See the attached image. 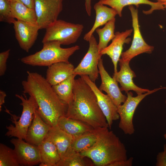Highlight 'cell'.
Instances as JSON below:
<instances>
[{
  "label": "cell",
  "mask_w": 166,
  "mask_h": 166,
  "mask_svg": "<svg viewBox=\"0 0 166 166\" xmlns=\"http://www.w3.org/2000/svg\"><path fill=\"white\" fill-rule=\"evenodd\" d=\"M27 73L26 80L22 82L23 94L34 98L38 113L46 123L51 127L57 125L59 118L65 116L67 105L59 98L45 78L37 72Z\"/></svg>",
  "instance_id": "1"
},
{
  "label": "cell",
  "mask_w": 166,
  "mask_h": 166,
  "mask_svg": "<svg viewBox=\"0 0 166 166\" xmlns=\"http://www.w3.org/2000/svg\"><path fill=\"white\" fill-rule=\"evenodd\" d=\"M108 127L94 128L97 140L91 147L81 152L97 166H131L133 158L127 159L124 144Z\"/></svg>",
  "instance_id": "2"
},
{
  "label": "cell",
  "mask_w": 166,
  "mask_h": 166,
  "mask_svg": "<svg viewBox=\"0 0 166 166\" xmlns=\"http://www.w3.org/2000/svg\"><path fill=\"white\" fill-rule=\"evenodd\" d=\"M73 90V99L67 105L65 116L82 121L94 128H109L95 94L81 77L75 79Z\"/></svg>",
  "instance_id": "3"
},
{
  "label": "cell",
  "mask_w": 166,
  "mask_h": 166,
  "mask_svg": "<svg viewBox=\"0 0 166 166\" xmlns=\"http://www.w3.org/2000/svg\"><path fill=\"white\" fill-rule=\"evenodd\" d=\"M42 49L32 54L22 58L23 63L33 66L48 67L55 63L69 62L70 57L80 49L78 45L62 48L58 41H51L43 43Z\"/></svg>",
  "instance_id": "4"
},
{
  "label": "cell",
  "mask_w": 166,
  "mask_h": 166,
  "mask_svg": "<svg viewBox=\"0 0 166 166\" xmlns=\"http://www.w3.org/2000/svg\"><path fill=\"white\" fill-rule=\"evenodd\" d=\"M16 94L15 96L22 101L20 105L22 107L21 116L17 120L16 116L10 113L6 108V111L11 116L10 120L14 125L6 126L8 130L5 135L10 137H14L22 139H25L28 129L33 119L34 113L38 109V105L34 98L30 96L27 98L25 94Z\"/></svg>",
  "instance_id": "5"
},
{
  "label": "cell",
  "mask_w": 166,
  "mask_h": 166,
  "mask_svg": "<svg viewBox=\"0 0 166 166\" xmlns=\"http://www.w3.org/2000/svg\"><path fill=\"white\" fill-rule=\"evenodd\" d=\"M83 28L82 24L57 19L45 29L42 42L56 41L63 45L73 44L81 36Z\"/></svg>",
  "instance_id": "6"
},
{
  "label": "cell",
  "mask_w": 166,
  "mask_h": 166,
  "mask_svg": "<svg viewBox=\"0 0 166 166\" xmlns=\"http://www.w3.org/2000/svg\"><path fill=\"white\" fill-rule=\"evenodd\" d=\"M165 88H156L135 97L133 96L131 92L126 93L127 97L125 101L123 104L117 107V112L120 119L119 127L124 134L131 135L134 132L133 117L136 109L140 102L147 96L159 90Z\"/></svg>",
  "instance_id": "7"
},
{
  "label": "cell",
  "mask_w": 166,
  "mask_h": 166,
  "mask_svg": "<svg viewBox=\"0 0 166 166\" xmlns=\"http://www.w3.org/2000/svg\"><path fill=\"white\" fill-rule=\"evenodd\" d=\"M88 42L89 47L88 51L79 64L74 68L73 73L80 76H87L95 82L98 77V63L102 55L99 51L98 44L93 35Z\"/></svg>",
  "instance_id": "8"
},
{
  "label": "cell",
  "mask_w": 166,
  "mask_h": 166,
  "mask_svg": "<svg viewBox=\"0 0 166 166\" xmlns=\"http://www.w3.org/2000/svg\"><path fill=\"white\" fill-rule=\"evenodd\" d=\"M128 8L132 17L133 38L130 47L122 53L121 59L123 61L130 62L134 57L140 54L151 53L154 47L147 44L142 37L139 24L137 9H135L133 5L129 6Z\"/></svg>",
  "instance_id": "9"
},
{
  "label": "cell",
  "mask_w": 166,
  "mask_h": 166,
  "mask_svg": "<svg viewBox=\"0 0 166 166\" xmlns=\"http://www.w3.org/2000/svg\"><path fill=\"white\" fill-rule=\"evenodd\" d=\"M63 0H34L37 25L46 29L57 20L63 9Z\"/></svg>",
  "instance_id": "10"
},
{
  "label": "cell",
  "mask_w": 166,
  "mask_h": 166,
  "mask_svg": "<svg viewBox=\"0 0 166 166\" xmlns=\"http://www.w3.org/2000/svg\"><path fill=\"white\" fill-rule=\"evenodd\" d=\"M81 77L89 85L95 94L99 107L106 118L109 128L111 129L113 121L120 118L117 107L110 97L102 93L88 76L83 75Z\"/></svg>",
  "instance_id": "11"
},
{
  "label": "cell",
  "mask_w": 166,
  "mask_h": 166,
  "mask_svg": "<svg viewBox=\"0 0 166 166\" xmlns=\"http://www.w3.org/2000/svg\"><path fill=\"white\" fill-rule=\"evenodd\" d=\"M23 140L17 138L10 140L14 146V149L20 166H32L39 164L40 158L38 146Z\"/></svg>",
  "instance_id": "12"
},
{
  "label": "cell",
  "mask_w": 166,
  "mask_h": 166,
  "mask_svg": "<svg viewBox=\"0 0 166 166\" xmlns=\"http://www.w3.org/2000/svg\"><path fill=\"white\" fill-rule=\"evenodd\" d=\"M13 24L15 37L20 47L28 52L37 39L40 29L38 26L17 20Z\"/></svg>",
  "instance_id": "13"
},
{
  "label": "cell",
  "mask_w": 166,
  "mask_h": 166,
  "mask_svg": "<svg viewBox=\"0 0 166 166\" xmlns=\"http://www.w3.org/2000/svg\"><path fill=\"white\" fill-rule=\"evenodd\" d=\"M98 68L101 81L99 89L105 92L117 107L121 105L125 101L127 97L122 93L118 82L106 71L101 58L99 61Z\"/></svg>",
  "instance_id": "14"
},
{
  "label": "cell",
  "mask_w": 166,
  "mask_h": 166,
  "mask_svg": "<svg viewBox=\"0 0 166 166\" xmlns=\"http://www.w3.org/2000/svg\"><path fill=\"white\" fill-rule=\"evenodd\" d=\"M119 61L120 70L114 73L113 77L120 84L121 91H124L127 93L130 90H132L138 95L150 91L148 89L140 88L134 83L133 79L136 76L130 67L129 61H123L121 58Z\"/></svg>",
  "instance_id": "15"
},
{
  "label": "cell",
  "mask_w": 166,
  "mask_h": 166,
  "mask_svg": "<svg viewBox=\"0 0 166 166\" xmlns=\"http://www.w3.org/2000/svg\"><path fill=\"white\" fill-rule=\"evenodd\" d=\"M133 31L132 29H130L121 32H117L111 43L100 53L102 55L106 54L111 58L114 65V73L117 71V63L122 53L123 45L129 43L131 39L128 37Z\"/></svg>",
  "instance_id": "16"
},
{
  "label": "cell",
  "mask_w": 166,
  "mask_h": 166,
  "mask_svg": "<svg viewBox=\"0 0 166 166\" xmlns=\"http://www.w3.org/2000/svg\"><path fill=\"white\" fill-rule=\"evenodd\" d=\"M51 127L43 120L37 109L25 140L29 143L38 146L44 140Z\"/></svg>",
  "instance_id": "17"
},
{
  "label": "cell",
  "mask_w": 166,
  "mask_h": 166,
  "mask_svg": "<svg viewBox=\"0 0 166 166\" xmlns=\"http://www.w3.org/2000/svg\"><path fill=\"white\" fill-rule=\"evenodd\" d=\"M74 68L69 62L55 63L48 67L45 79L52 86L58 84L74 74Z\"/></svg>",
  "instance_id": "18"
},
{
  "label": "cell",
  "mask_w": 166,
  "mask_h": 166,
  "mask_svg": "<svg viewBox=\"0 0 166 166\" xmlns=\"http://www.w3.org/2000/svg\"><path fill=\"white\" fill-rule=\"evenodd\" d=\"M98 2L114 9L120 17L122 16L123 8L127 6L135 5L137 6L141 4L150 5L151 8L149 10L143 11L146 14H151L154 10H164L165 9L163 4L158 2H152L149 0H100Z\"/></svg>",
  "instance_id": "19"
},
{
  "label": "cell",
  "mask_w": 166,
  "mask_h": 166,
  "mask_svg": "<svg viewBox=\"0 0 166 166\" xmlns=\"http://www.w3.org/2000/svg\"><path fill=\"white\" fill-rule=\"evenodd\" d=\"M94 9L96 14L94 22L91 29L84 37V40L87 42H89L97 28L105 25L117 14V11L113 9L109 8L98 2L95 4Z\"/></svg>",
  "instance_id": "20"
},
{
  "label": "cell",
  "mask_w": 166,
  "mask_h": 166,
  "mask_svg": "<svg viewBox=\"0 0 166 166\" xmlns=\"http://www.w3.org/2000/svg\"><path fill=\"white\" fill-rule=\"evenodd\" d=\"M45 139L55 146L61 158L70 146L73 138L57 125L51 127Z\"/></svg>",
  "instance_id": "21"
},
{
  "label": "cell",
  "mask_w": 166,
  "mask_h": 166,
  "mask_svg": "<svg viewBox=\"0 0 166 166\" xmlns=\"http://www.w3.org/2000/svg\"><path fill=\"white\" fill-rule=\"evenodd\" d=\"M57 125L73 138L92 132L94 129L82 121L68 118L65 116H62L59 118Z\"/></svg>",
  "instance_id": "22"
},
{
  "label": "cell",
  "mask_w": 166,
  "mask_h": 166,
  "mask_svg": "<svg viewBox=\"0 0 166 166\" xmlns=\"http://www.w3.org/2000/svg\"><path fill=\"white\" fill-rule=\"evenodd\" d=\"M39 151L40 166H56L61 159L55 146L45 139L38 146Z\"/></svg>",
  "instance_id": "23"
},
{
  "label": "cell",
  "mask_w": 166,
  "mask_h": 166,
  "mask_svg": "<svg viewBox=\"0 0 166 166\" xmlns=\"http://www.w3.org/2000/svg\"><path fill=\"white\" fill-rule=\"evenodd\" d=\"M11 11L17 20L37 25L34 9L30 8L19 0H9Z\"/></svg>",
  "instance_id": "24"
},
{
  "label": "cell",
  "mask_w": 166,
  "mask_h": 166,
  "mask_svg": "<svg viewBox=\"0 0 166 166\" xmlns=\"http://www.w3.org/2000/svg\"><path fill=\"white\" fill-rule=\"evenodd\" d=\"M76 76L74 74L59 84L52 86L59 98L67 105L73 99V86Z\"/></svg>",
  "instance_id": "25"
},
{
  "label": "cell",
  "mask_w": 166,
  "mask_h": 166,
  "mask_svg": "<svg viewBox=\"0 0 166 166\" xmlns=\"http://www.w3.org/2000/svg\"><path fill=\"white\" fill-rule=\"evenodd\" d=\"M115 18L108 22L103 28H98L95 30L99 37L98 47L100 53L108 46L109 42L115 36Z\"/></svg>",
  "instance_id": "26"
},
{
  "label": "cell",
  "mask_w": 166,
  "mask_h": 166,
  "mask_svg": "<svg viewBox=\"0 0 166 166\" xmlns=\"http://www.w3.org/2000/svg\"><path fill=\"white\" fill-rule=\"evenodd\" d=\"M85 158L82 156L80 153L75 151L69 147L56 166L92 165V164L88 163L85 161Z\"/></svg>",
  "instance_id": "27"
},
{
  "label": "cell",
  "mask_w": 166,
  "mask_h": 166,
  "mask_svg": "<svg viewBox=\"0 0 166 166\" xmlns=\"http://www.w3.org/2000/svg\"><path fill=\"white\" fill-rule=\"evenodd\" d=\"M93 130L73 138L69 147L75 151L80 153L93 146L97 140Z\"/></svg>",
  "instance_id": "28"
},
{
  "label": "cell",
  "mask_w": 166,
  "mask_h": 166,
  "mask_svg": "<svg viewBox=\"0 0 166 166\" xmlns=\"http://www.w3.org/2000/svg\"><path fill=\"white\" fill-rule=\"evenodd\" d=\"M19 166L20 165L14 149L0 143V166Z\"/></svg>",
  "instance_id": "29"
},
{
  "label": "cell",
  "mask_w": 166,
  "mask_h": 166,
  "mask_svg": "<svg viewBox=\"0 0 166 166\" xmlns=\"http://www.w3.org/2000/svg\"><path fill=\"white\" fill-rule=\"evenodd\" d=\"M16 20L12 14L9 0H0V21L11 24Z\"/></svg>",
  "instance_id": "30"
},
{
  "label": "cell",
  "mask_w": 166,
  "mask_h": 166,
  "mask_svg": "<svg viewBox=\"0 0 166 166\" xmlns=\"http://www.w3.org/2000/svg\"><path fill=\"white\" fill-rule=\"evenodd\" d=\"M10 49L6 50L0 53V76L4 75L6 72L7 69L6 62L9 57Z\"/></svg>",
  "instance_id": "31"
},
{
  "label": "cell",
  "mask_w": 166,
  "mask_h": 166,
  "mask_svg": "<svg viewBox=\"0 0 166 166\" xmlns=\"http://www.w3.org/2000/svg\"><path fill=\"white\" fill-rule=\"evenodd\" d=\"M156 166H166V144L164 145V150L157 156Z\"/></svg>",
  "instance_id": "32"
},
{
  "label": "cell",
  "mask_w": 166,
  "mask_h": 166,
  "mask_svg": "<svg viewBox=\"0 0 166 166\" xmlns=\"http://www.w3.org/2000/svg\"><path fill=\"white\" fill-rule=\"evenodd\" d=\"M85 9L87 14L90 16L91 15L92 0H85Z\"/></svg>",
  "instance_id": "33"
},
{
  "label": "cell",
  "mask_w": 166,
  "mask_h": 166,
  "mask_svg": "<svg viewBox=\"0 0 166 166\" xmlns=\"http://www.w3.org/2000/svg\"><path fill=\"white\" fill-rule=\"evenodd\" d=\"M28 7L34 9V0H19Z\"/></svg>",
  "instance_id": "34"
},
{
  "label": "cell",
  "mask_w": 166,
  "mask_h": 166,
  "mask_svg": "<svg viewBox=\"0 0 166 166\" xmlns=\"http://www.w3.org/2000/svg\"><path fill=\"white\" fill-rule=\"evenodd\" d=\"M6 96V93L2 90L0 91V111H2V105L5 103V99Z\"/></svg>",
  "instance_id": "35"
},
{
  "label": "cell",
  "mask_w": 166,
  "mask_h": 166,
  "mask_svg": "<svg viewBox=\"0 0 166 166\" xmlns=\"http://www.w3.org/2000/svg\"><path fill=\"white\" fill-rule=\"evenodd\" d=\"M157 2L161 3L163 4L166 2V0H156Z\"/></svg>",
  "instance_id": "36"
},
{
  "label": "cell",
  "mask_w": 166,
  "mask_h": 166,
  "mask_svg": "<svg viewBox=\"0 0 166 166\" xmlns=\"http://www.w3.org/2000/svg\"><path fill=\"white\" fill-rule=\"evenodd\" d=\"M165 103L166 104V100H165ZM164 137L165 138V139H166V133L164 135Z\"/></svg>",
  "instance_id": "37"
},
{
  "label": "cell",
  "mask_w": 166,
  "mask_h": 166,
  "mask_svg": "<svg viewBox=\"0 0 166 166\" xmlns=\"http://www.w3.org/2000/svg\"><path fill=\"white\" fill-rule=\"evenodd\" d=\"M164 5L165 7V8H166V2L164 4Z\"/></svg>",
  "instance_id": "38"
}]
</instances>
